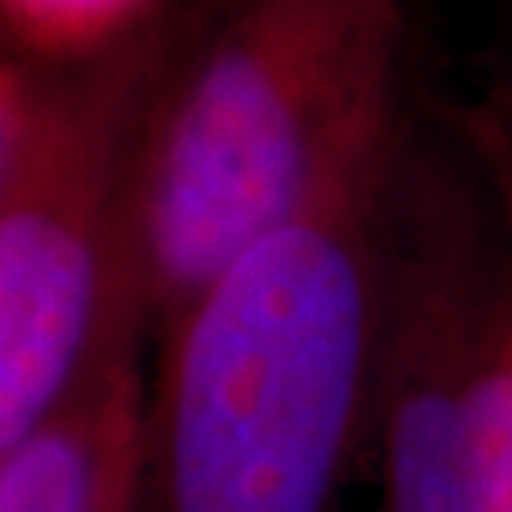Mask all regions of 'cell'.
I'll return each mask as SVG.
<instances>
[{"instance_id":"cell-1","label":"cell","mask_w":512,"mask_h":512,"mask_svg":"<svg viewBox=\"0 0 512 512\" xmlns=\"http://www.w3.org/2000/svg\"><path fill=\"white\" fill-rule=\"evenodd\" d=\"M414 88L152 338L133 512H342L372 463Z\"/></svg>"},{"instance_id":"cell-2","label":"cell","mask_w":512,"mask_h":512,"mask_svg":"<svg viewBox=\"0 0 512 512\" xmlns=\"http://www.w3.org/2000/svg\"><path fill=\"white\" fill-rule=\"evenodd\" d=\"M410 88L403 0H224L148 129L122 277L148 338Z\"/></svg>"},{"instance_id":"cell-3","label":"cell","mask_w":512,"mask_h":512,"mask_svg":"<svg viewBox=\"0 0 512 512\" xmlns=\"http://www.w3.org/2000/svg\"><path fill=\"white\" fill-rule=\"evenodd\" d=\"M224 0H167L92 54L0 65V444L122 338H148L122 243L148 129ZM152 346V338H148Z\"/></svg>"},{"instance_id":"cell-4","label":"cell","mask_w":512,"mask_h":512,"mask_svg":"<svg viewBox=\"0 0 512 512\" xmlns=\"http://www.w3.org/2000/svg\"><path fill=\"white\" fill-rule=\"evenodd\" d=\"M380 512H512V220L456 114L418 107L395 209Z\"/></svg>"},{"instance_id":"cell-5","label":"cell","mask_w":512,"mask_h":512,"mask_svg":"<svg viewBox=\"0 0 512 512\" xmlns=\"http://www.w3.org/2000/svg\"><path fill=\"white\" fill-rule=\"evenodd\" d=\"M167 0H4L8 54L76 57L129 35Z\"/></svg>"},{"instance_id":"cell-6","label":"cell","mask_w":512,"mask_h":512,"mask_svg":"<svg viewBox=\"0 0 512 512\" xmlns=\"http://www.w3.org/2000/svg\"><path fill=\"white\" fill-rule=\"evenodd\" d=\"M456 114L459 129L467 133V141L478 148L482 164L494 179L501 202L509 209L512 220V99L509 92L486 95L482 103H471V107L452 110Z\"/></svg>"},{"instance_id":"cell-7","label":"cell","mask_w":512,"mask_h":512,"mask_svg":"<svg viewBox=\"0 0 512 512\" xmlns=\"http://www.w3.org/2000/svg\"><path fill=\"white\" fill-rule=\"evenodd\" d=\"M133 494H137V482H133V486H129L126 494L118 497L114 505H110V512H133Z\"/></svg>"},{"instance_id":"cell-8","label":"cell","mask_w":512,"mask_h":512,"mask_svg":"<svg viewBox=\"0 0 512 512\" xmlns=\"http://www.w3.org/2000/svg\"><path fill=\"white\" fill-rule=\"evenodd\" d=\"M505 92H509V99H512V84H509V88H505Z\"/></svg>"}]
</instances>
